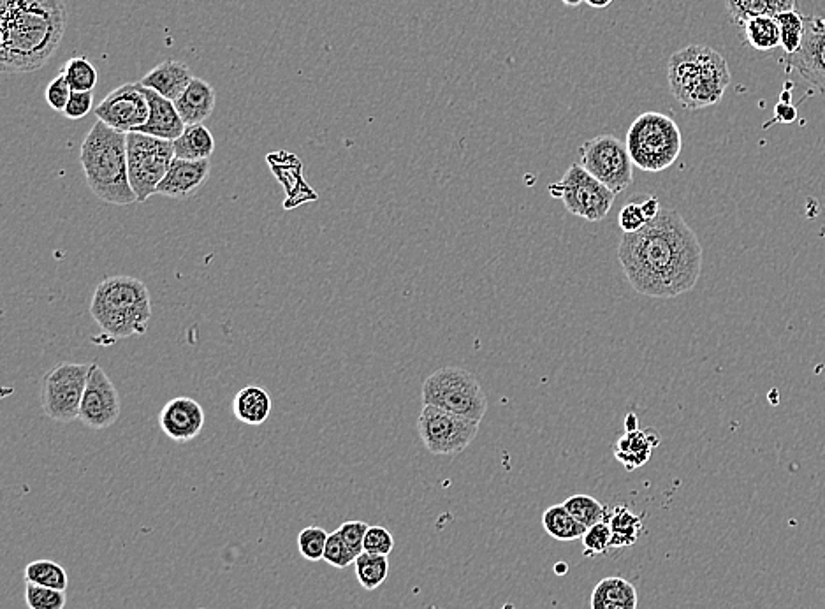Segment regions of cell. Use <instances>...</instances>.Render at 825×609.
<instances>
[{"instance_id":"1","label":"cell","mask_w":825,"mask_h":609,"mask_svg":"<svg viewBox=\"0 0 825 609\" xmlns=\"http://www.w3.org/2000/svg\"><path fill=\"white\" fill-rule=\"evenodd\" d=\"M618 259L634 291L669 300L692 291L702 272V247L676 210L662 208L637 233H623Z\"/></svg>"},{"instance_id":"2","label":"cell","mask_w":825,"mask_h":609,"mask_svg":"<svg viewBox=\"0 0 825 609\" xmlns=\"http://www.w3.org/2000/svg\"><path fill=\"white\" fill-rule=\"evenodd\" d=\"M67 29L64 0H0V69L34 73L59 50Z\"/></svg>"},{"instance_id":"3","label":"cell","mask_w":825,"mask_h":609,"mask_svg":"<svg viewBox=\"0 0 825 609\" xmlns=\"http://www.w3.org/2000/svg\"><path fill=\"white\" fill-rule=\"evenodd\" d=\"M80 164L97 198L117 206L138 203L129 182L127 134L97 120L81 143Z\"/></svg>"},{"instance_id":"4","label":"cell","mask_w":825,"mask_h":609,"mask_svg":"<svg viewBox=\"0 0 825 609\" xmlns=\"http://www.w3.org/2000/svg\"><path fill=\"white\" fill-rule=\"evenodd\" d=\"M731 78L727 60L709 46L681 48L667 64L669 89L685 110H702L720 103Z\"/></svg>"},{"instance_id":"5","label":"cell","mask_w":825,"mask_h":609,"mask_svg":"<svg viewBox=\"0 0 825 609\" xmlns=\"http://www.w3.org/2000/svg\"><path fill=\"white\" fill-rule=\"evenodd\" d=\"M90 316L104 335L113 340L141 337L147 333L152 319L148 287L136 277H108L95 287Z\"/></svg>"},{"instance_id":"6","label":"cell","mask_w":825,"mask_h":609,"mask_svg":"<svg viewBox=\"0 0 825 609\" xmlns=\"http://www.w3.org/2000/svg\"><path fill=\"white\" fill-rule=\"evenodd\" d=\"M625 145L634 166L648 173H660L678 161L683 136L671 117L646 111L630 125Z\"/></svg>"},{"instance_id":"7","label":"cell","mask_w":825,"mask_h":609,"mask_svg":"<svg viewBox=\"0 0 825 609\" xmlns=\"http://www.w3.org/2000/svg\"><path fill=\"white\" fill-rule=\"evenodd\" d=\"M423 405L481 423L488 412V397L481 382L465 368H440L423 382Z\"/></svg>"},{"instance_id":"8","label":"cell","mask_w":825,"mask_h":609,"mask_svg":"<svg viewBox=\"0 0 825 609\" xmlns=\"http://www.w3.org/2000/svg\"><path fill=\"white\" fill-rule=\"evenodd\" d=\"M175 157L173 141L161 140L148 134H127L129 182L138 203H145L150 196H154Z\"/></svg>"},{"instance_id":"9","label":"cell","mask_w":825,"mask_h":609,"mask_svg":"<svg viewBox=\"0 0 825 609\" xmlns=\"http://www.w3.org/2000/svg\"><path fill=\"white\" fill-rule=\"evenodd\" d=\"M549 194L560 199L567 212L588 222L604 221L616 199L611 189H607L577 162L565 171L558 184L549 185Z\"/></svg>"},{"instance_id":"10","label":"cell","mask_w":825,"mask_h":609,"mask_svg":"<svg viewBox=\"0 0 825 609\" xmlns=\"http://www.w3.org/2000/svg\"><path fill=\"white\" fill-rule=\"evenodd\" d=\"M92 363H60L44 375L41 402L48 418L59 423L80 419L81 400Z\"/></svg>"},{"instance_id":"11","label":"cell","mask_w":825,"mask_h":609,"mask_svg":"<svg viewBox=\"0 0 825 609\" xmlns=\"http://www.w3.org/2000/svg\"><path fill=\"white\" fill-rule=\"evenodd\" d=\"M581 166L618 196L634 180V162L627 145L613 134H600L579 148Z\"/></svg>"},{"instance_id":"12","label":"cell","mask_w":825,"mask_h":609,"mask_svg":"<svg viewBox=\"0 0 825 609\" xmlns=\"http://www.w3.org/2000/svg\"><path fill=\"white\" fill-rule=\"evenodd\" d=\"M481 423L454 416L431 405H423L417 419V432L424 448L435 456H456L474 442Z\"/></svg>"},{"instance_id":"13","label":"cell","mask_w":825,"mask_h":609,"mask_svg":"<svg viewBox=\"0 0 825 609\" xmlns=\"http://www.w3.org/2000/svg\"><path fill=\"white\" fill-rule=\"evenodd\" d=\"M95 118L120 133H136L150 117L147 89L141 83H125L110 92L94 110Z\"/></svg>"},{"instance_id":"14","label":"cell","mask_w":825,"mask_h":609,"mask_svg":"<svg viewBox=\"0 0 825 609\" xmlns=\"http://www.w3.org/2000/svg\"><path fill=\"white\" fill-rule=\"evenodd\" d=\"M120 395L103 367L92 363L81 400L80 421L92 430H106L120 418Z\"/></svg>"},{"instance_id":"15","label":"cell","mask_w":825,"mask_h":609,"mask_svg":"<svg viewBox=\"0 0 825 609\" xmlns=\"http://www.w3.org/2000/svg\"><path fill=\"white\" fill-rule=\"evenodd\" d=\"M804 23L803 45L794 55H787L785 64L825 99V16H808Z\"/></svg>"},{"instance_id":"16","label":"cell","mask_w":825,"mask_h":609,"mask_svg":"<svg viewBox=\"0 0 825 609\" xmlns=\"http://www.w3.org/2000/svg\"><path fill=\"white\" fill-rule=\"evenodd\" d=\"M205 421V409L194 398L189 397L169 400L159 414V425L164 435L180 444L198 439L199 433L203 432Z\"/></svg>"},{"instance_id":"17","label":"cell","mask_w":825,"mask_h":609,"mask_svg":"<svg viewBox=\"0 0 825 609\" xmlns=\"http://www.w3.org/2000/svg\"><path fill=\"white\" fill-rule=\"evenodd\" d=\"M210 169H212L210 161H185V159L175 157V161L157 187L155 194L171 199L190 198L208 180Z\"/></svg>"},{"instance_id":"18","label":"cell","mask_w":825,"mask_h":609,"mask_svg":"<svg viewBox=\"0 0 825 609\" xmlns=\"http://www.w3.org/2000/svg\"><path fill=\"white\" fill-rule=\"evenodd\" d=\"M147 97L148 104H150V117H148L147 124L141 125L136 133L148 134V136L166 141L178 140L187 125L176 110L175 103L166 97L159 96L154 90L147 89Z\"/></svg>"},{"instance_id":"19","label":"cell","mask_w":825,"mask_h":609,"mask_svg":"<svg viewBox=\"0 0 825 609\" xmlns=\"http://www.w3.org/2000/svg\"><path fill=\"white\" fill-rule=\"evenodd\" d=\"M194 76L189 66L180 60H164L155 66L150 73L145 74L139 83L148 90H154L159 96L166 97L175 103L189 87Z\"/></svg>"},{"instance_id":"20","label":"cell","mask_w":825,"mask_h":609,"mask_svg":"<svg viewBox=\"0 0 825 609\" xmlns=\"http://www.w3.org/2000/svg\"><path fill=\"white\" fill-rule=\"evenodd\" d=\"M658 442L657 430H627L614 444V456L628 472H632L650 462Z\"/></svg>"},{"instance_id":"21","label":"cell","mask_w":825,"mask_h":609,"mask_svg":"<svg viewBox=\"0 0 825 609\" xmlns=\"http://www.w3.org/2000/svg\"><path fill=\"white\" fill-rule=\"evenodd\" d=\"M215 89L203 78H194L182 96L175 101L185 125L203 124L215 110Z\"/></svg>"},{"instance_id":"22","label":"cell","mask_w":825,"mask_h":609,"mask_svg":"<svg viewBox=\"0 0 825 609\" xmlns=\"http://www.w3.org/2000/svg\"><path fill=\"white\" fill-rule=\"evenodd\" d=\"M637 588L621 576L600 580L590 597L592 609H637Z\"/></svg>"},{"instance_id":"23","label":"cell","mask_w":825,"mask_h":609,"mask_svg":"<svg viewBox=\"0 0 825 609\" xmlns=\"http://www.w3.org/2000/svg\"><path fill=\"white\" fill-rule=\"evenodd\" d=\"M270 393L261 386H245L233 400L234 418L245 425L259 426L268 421L271 414Z\"/></svg>"},{"instance_id":"24","label":"cell","mask_w":825,"mask_h":609,"mask_svg":"<svg viewBox=\"0 0 825 609\" xmlns=\"http://www.w3.org/2000/svg\"><path fill=\"white\" fill-rule=\"evenodd\" d=\"M725 8L734 25L745 27V23L753 18H776L782 13L796 9V0H725Z\"/></svg>"},{"instance_id":"25","label":"cell","mask_w":825,"mask_h":609,"mask_svg":"<svg viewBox=\"0 0 825 609\" xmlns=\"http://www.w3.org/2000/svg\"><path fill=\"white\" fill-rule=\"evenodd\" d=\"M173 145L176 159L185 161H210L215 152V138L203 124L187 125Z\"/></svg>"},{"instance_id":"26","label":"cell","mask_w":825,"mask_h":609,"mask_svg":"<svg viewBox=\"0 0 825 609\" xmlns=\"http://www.w3.org/2000/svg\"><path fill=\"white\" fill-rule=\"evenodd\" d=\"M604 521L613 534V548H630L643 536V516L632 513L627 506L613 507Z\"/></svg>"},{"instance_id":"27","label":"cell","mask_w":825,"mask_h":609,"mask_svg":"<svg viewBox=\"0 0 825 609\" xmlns=\"http://www.w3.org/2000/svg\"><path fill=\"white\" fill-rule=\"evenodd\" d=\"M542 527L549 537L560 543H570L576 539H583L586 527L567 511L563 504L551 506L542 514Z\"/></svg>"},{"instance_id":"28","label":"cell","mask_w":825,"mask_h":609,"mask_svg":"<svg viewBox=\"0 0 825 609\" xmlns=\"http://www.w3.org/2000/svg\"><path fill=\"white\" fill-rule=\"evenodd\" d=\"M745 39L748 45L757 52H773L782 46V36L776 18L760 16L745 23Z\"/></svg>"},{"instance_id":"29","label":"cell","mask_w":825,"mask_h":609,"mask_svg":"<svg viewBox=\"0 0 825 609\" xmlns=\"http://www.w3.org/2000/svg\"><path fill=\"white\" fill-rule=\"evenodd\" d=\"M25 583H32V585H39V587L55 588V590H62L66 592L69 587V576H67L66 569L62 565L48 560V558H41V560H34L25 567Z\"/></svg>"},{"instance_id":"30","label":"cell","mask_w":825,"mask_h":609,"mask_svg":"<svg viewBox=\"0 0 825 609\" xmlns=\"http://www.w3.org/2000/svg\"><path fill=\"white\" fill-rule=\"evenodd\" d=\"M356 578L365 590H377L387 580L389 560L384 555H372L363 551L356 558Z\"/></svg>"},{"instance_id":"31","label":"cell","mask_w":825,"mask_h":609,"mask_svg":"<svg viewBox=\"0 0 825 609\" xmlns=\"http://www.w3.org/2000/svg\"><path fill=\"white\" fill-rule=\"evenodd\" d=\"M574 518L586 529L597 525L600 521L606 520L607 507L590 495H572L563 502Z\"/></svg>"},{"instance_id":"32","label":"cell","mask_w":825,"mask_h":609,"mask_svg":"<svg viewBox=\"0 0 825 609\" xmlns=\"http://www.w3.org/2000/svg\"><path fill=\"white\" fill-rule=\"evenodd\" d=\"M62 73L69 81L73 92H92L99 81V71L87 57H73L67 60Z\"/></svg>"},{"instance_id":"33","label":"cell","mask_w":825,"mask_h":609,"mask_svg":"<svg viewBox=\"0 0 825 609\" xmlns=\"http://www.w3.org/2000/svg\"><path fill=\"white\" fill-rule=\"evenodd\" d=\"M776 22L780 27L783 50L787 55H794L803 45L804 32H806L804 16L799 15L796 9H792V11L776 16Z\"/></svg>"},{"instance_id":"34","label":"cell","mask_w":825,"mask_h":609,"mask_svg":"<svg viewBox=\"0 0 825 609\" xmlns=\"http://www.w3.org/2000/svg\"><path fill=\"white\" fill-rule=\"evenodd\" d=\"M25 602H27V608L29 609H64L66 608L67 595L62 590L27 583Z\"/></svg>"},{"instance_id":"35","label":"cell","mask_w":825,"mask_h":609,"mask_svg":"<svg viewBox=\"0 0 825 609\" xmlns=\"http://www.w3.org/2000/svg\"><path fill=\"white\" fill-rule=\"evenodd\" d=\"M329 534L321 527H307L298 536V550L308 562L324 560V551L328 543Z\"/></svg>"},{"instance_id":"36","label":"cell","mask_w":825,"mask_h":609,"mask_svg":"<svg viewBox=\"0 0 825 609\" xmlns=\"http://www.w3.org/2000/svg\"><path fill=\"white\" fill-rule=\"evenodd\" d=\"M581 541H583V555L586 558L600 557V555H606L607 551L613 550L611 546L613 534L606 521H600L597 525L586 529Z\"/></svg>"},{"instance_id":"37","label":"cell","mask_w":825,"mask_h":609,"mask_svg":"<svg viewBox=\"0 0 825 609\" xmlns=\"http://www.w3.org/2000/svg\"><path fill=\"white\" fill-rule=\"evenodd\" d=\"M324 562H328L329 565H333L336 569H345V567H349V565L356 562L354 553L347 548V544L344 543V539L338 534V530L329 534L326 551H324Z\"/></svg>"},{"instance_id":"38","label":"cell","mask_w":825,"mask_h":609,"mask_svg":"<svg viewBox=\"0 0 825 609\" xmlns=\"http://www.w3.org/2000/svg\"><path fill=\"white\" fill-rule=\"evenodd\" d=\"M363 550L372 555H384L389 557V553L395 550V537L389 530L375 525L370 527L366 532L365 543H363Z\"/></svg>"},{"instance_id":"39","label":"cell","mask_w":825,"mask_h":609,"mask_svg":"<svg viewBox=\"0 0 825 609\" xmlns=\"http://www.w3.org/2000/svg\"><path fill=\"white\" fill-rule=\"evenodd\" d=\"M370 529V525L365 521L351 520L345 521L338 527V534L344 539L347 548L354 553V557L358 558L363 553V543H365L366 532Z\"/></svg>"},{"instance_id":"40","label":"cell","mask_w":825,"mask_h":609,"mask_svg":"<svg viewBox=\"0 0 825 609\" xmlns=\"http://www.w3.org/2000/svg\"><path fill=\"white\" fill-rule=\"evenodd\" d=\"M71 94H73V89H71V85H69V81H67L64 73L57 74V76L50 81L48 89H46V103L50 104V108H52L53 111H62V113H64L67 103H69V99H71Z\"/></svg>"},{"instance_id":"41","label":"cell","mask_w":825,"mask_h":609,"mask_svg":"<svg viewBox=\"0 0 825 609\" xmlns=\"http://www.w3.org/2000/svg\"><path fill=\"white\" fill-rule=\"evenodd\" d=\"M648 224L641 203H627L618 213V226L623 233H637Z\"/></svg>"},{"instance_id":"42","label":"cell","mask_w":825,"mask_h":609,"mask_svg":"<svg viewBox=\"0 0 825 609\" xmlns=\"http://www.w3.org/2000/svg\"><path fill=\"white\" fill-rule=\"evenodd\" d=\"M92 110H95L92 92H73L64 110V115L71 120H80V118L87 117Z\"/></svg>"},{"instance_id":"43","label":"cell","mask_w":825,"mask_h":609,"mask_svg":"<svg viewBox=\"0 0 825 609\" xmlns=\"http://www.w3.org/2000/svg\"><path fill=\"white\" fill-rule=\"evenodd\" d=\"M797 118V111L794 106L790 103H782L776 106V110H774V120L776 122H782V124H792L794 120Z\"/></svg>"},{"instance_id":"44","label":"cell","mask_w":825,"mask_h":609,"mask_svg":"<svg viewBox=\"0 0 825 609\" xmlns=\"http://www.w3.org/2000/svg\"><path fill=\"white\" fill-rule=\"evenodd\" d=\"M643 205V212L646 215V219L648 222L653 221V219H657L658 213L662 212V208H660V201L657 198H648Z\"/></svg>"},{"instance_id":"45","label":"cell","mask_w":825,"mask_h":609,"mask_svg":"<svg viewBox=\"0 0 825 609\" xmlns=\"http://www.w3.org/2000/svg\"><path fill=\"white\" fill-rule=\"evenodd\" d=\"M590 8L606 9L613 4L614 0H585Z\"/></svg>"},{"instance_id":"46","label":"cell","mask_w":825,"mask_h":609,"mask_svg":"<svg viewBox=\"0 0 825 609\" xmlns=\"http://www.w3.org/2000/svg\"><path fill=\"white\" fill-rule=\"evenodd\" d=\"M627 430H637L639 428V419L636 418V414H628L627 418Z\"/></svg>"},{"instance_id":"47","label":"cell","mask_w":825,"mask_h":609,"mask_svg":"<svg viewBox=\"0 0 825 609\" xmlns=\"http://www.w3.org/2000/svg\"><path fill=\"white\" fill-rule=\"evenodd\" d=\"M565 6H570V8H577L581 2H585V0H562Z\"/></svg>"}]
</instances>
